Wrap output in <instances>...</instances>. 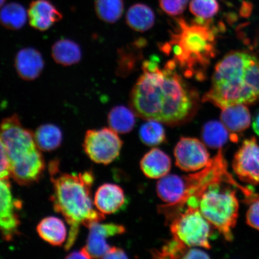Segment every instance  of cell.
<instances>
[{
	"instance_id": "4fadbf2b",
	"label": "cell",
	"mask_w": 259,
	"mask_h": 259,
	"mask_svg": "<svg viewBox=\"0 0 259 259\" xmlns=\"http://www.w3.org/2000/svg\"><path fill=\"white\" fill-rule=\"evenodd\" d=\"M90 233L85 248L92 258H102L111 248L106 239L124 234V226L115 223H93L89 227Z\"/></svg>"
},
{
	"instance_id": "52a82bcc",
	"label": "cell",
	"mask_w": 259,
	"mask_h": 259,
	"mask_svg": "<svg viewBox=\"0 0 259 259\" xmlns=\"http://www.w3.org/2000/svg\"><path fill=\"white\" fill-rule=\"evenodd\" d=\"M223 184H214L204 192L199 209L210 225L231 242L234 239L232 230L237 222L239 201L236 191Z\"/></svg>"
},
{
	"instance_id": "cb8c5ba5",
	"label": "cell",
	"mask_w": 259,
	"mask_h": 259,
	"mask_svg": "<svg viewBox=\"0 0 259 259\" xmlns=\"http://www.w3.org/2000/svg\"><path fill=\"white\" fill-rule=\"evenodd\" d=\"M154 13L149 6L138 3L131 6L125 16L126 23L128 27L138 32L147 31L155 23Z\"/></svg>"
},
{
	"instance_id": "7402d4cb",
	"label": "cell",
	"mask_w": 259,
	"mask_h": 259,
	"mask_svg": "<svg viewBox=\"0 0 259 259\" xmlns=\"http://www.w3.org/2000/svg\"><path fill=\"white\" fill-rule=\"evenodd\" d=\"M37 232L42 239L54 246H61L67 238L66 226L62 220L55 217L41 220L37 226Z\"/></svg>"
},
{
	"instance_id": "f1b7e54d",
	"label": "cell",
	"mask_w": 259,
	"mask_h": 259,
	"mask_svg": "<svg viewBox=\"0 0 259 259\" xmlns=\"http://www.w3.org/2000/svg\"><path fill=\"white\" fill-rule=\"evenodd\" d=\"M161 122L149 119L139 130V138L142 143L149 147L163 144L166 140V133Z\"/></svg>"
},
{
	"instance_id": "6da1fadb",
	"label": "cell",
	"mask_w": 259,
	"mask_h": 259,
	"mask_svg": "<svg viewBox=\"0 0 259 259\" xmlns=\"http://www.w3.org/2000/svg\"><path fill=\"white\" fill-rule=\"evenodd\" d=\"M177 65L168 61L163 69L157 57L144 61L143 73L133 88L130 103L141 118L169 125L187 120L194 102L182 77L176 72Z\"/></svg>"
},
{
	"instance_id": "30bf717a",
	"label": "cell",
	"mask_w": 259,
	"mask_h": 259,
	"mask_svg": "<svg viewBox=\"0 0 259 259\" xmlns=\"http://www.w3.org/2000/svg\"><path fill=\"white\" fill-rule=\"evenodd\" d=\"M232 168L242 182L259 185V145L256 139H246L236 151Z\"/></svg>"
},
{
	"instance_id": "ac0fdd59",
	"label": "cell",
	"mask_w": 259,
	"mask_h": 259,
	"mask_svg": "<svg viewBox=\"0 0 259 259\" xmlns=\"http://www.w3.org/2000/svg\"><path fill=\"white\" fill-rule=\"evenodd\" d=\"M140 167L146 177L151 179H159L169 173L171 159L169 155L160 149L153 148L142 157Z\"/></svg>"
},
{
	"instance_id": "ffe728a7",
	"label": "cell",
	"mask_w": 259,
	"mask_h": 259,
	"mask_svg": "<svg viewBox=\"0 0 259 259\" xmlns=\"http://www.w3.org/2000/svg\"><path fill=\"white\" fill-rule=\"evenodd\" d=\"M222 122L232 134L246 131L251 124V114L246 105H231L223 109Z\"/></svg>"
},
{
	"instance_id": "9a60e30c",
	"label": "cell",
	"mask_w": 259,
	"mask_h": 259,
	"mask_svg": "<svg viewBox=\"0 0 259 259\" xmlns=\"http://www.w3.org/2000/svg\"><path fill=\"white\" fill-rule=\"evenodd\" d=\"M45 66L40 52L34 48L22 49L16 55L15 67L19 77L27 81L39 77Z\"/></svg>"
},
{
	"instance_id": "5bb4252c",
	"label": "cell",
	"mask_w": 259,
	"mask_h": 259,
	"mask_svg": "<svg viewBox=\"0 0 259 259\" xmlns=\"http://www.w3.org/2000/svg\"><path fill=\"white\" fill-rule=\"evenodd\" d=\"M31 27L45 31L63 19V15L50 0H33L28 10Z\"/></svg>"
},
{
	"instance_id": "3957f363",
	"label": "cell",
	"mask_w": 259,
	"mask_h": 259,
	"mask_svg": "<svg viewBox=\"0 0 259 259\" xmlns=\"http://www.w3.org/2000/svg\"><path fill=\"white\" fill-rule=\"evenodd\" d=\"M203 101L222 109L259 102V58L242 51L226 54L216 65L211 87Z\"/></svg>"
},
{
	"instance_id": "1f68e13d",
	"label": "cell",
	"mask_w": 259,
	"mask_h": 259,
	"mask_svg": "<svg viewBox=\"0 0 259 259\" xmlns=\"http://www.w3.org/2000/svg\"><path fill=\"white\" fill-rule=\"evenodd\" d=\"M246 222L249 226L259 231V197L250 203L246 214Z\"/></svg>"
},
{
	"instance_id": "ba28073f",
	"label": "cell",
	"mask_w": 259,
	"mask_h": 259,
	"mask_svg": "<svg viewBox=\"0 0 259 259\" xmlns=\"http://www.w3.org/2000/svg\"><path fill=\"white\" fill-rule=\"evenodd\" d=\"M173 237L190 247L211 248L212 237L210 223L202 214L199 208L187 207L169 223Z\"/></svg>"
},
{
	"instance_id": "8d00e7d4",
	"label": "cell",
	"mask_w": 259,
	"mask_h": 259,
	"mask_svg": "<svg viewBox=\"0 0 259 259\" xmlns=\"http://www.w3.org/2000/svg\"><path fill=\"white\" fill-rule=\"evenodd\" d=\"M6 0H1V6H3L4 5Z\"/></svg>"
},
{
	"instance_id": "e0dca14e",
	"label": "cell",
	"mask_w": 259,
	"mask_h": 259,
	"mask_svg": "<svg viewBox=\"0 0 259 259\" xmlns=\"http://www.w3.org/2000/svg\"><path fill=\"white\" fill-rule=\"evenodd\" d=\"M152 257L160 259L209 258L206 252L190 247L179 239L173 237L164 242L160 248L150 251Z\"/></svg>"
},
{
	"instance_id": "7a4b0ae2",
	"label": "cell",
	"mask_w": 259,
	"mask_h": 259,
	"mask_svg": "<svg viewBox=\"0 0 259 259\" xmlns=\"http://www.w3.org/2000/svg\"><path fill=\"white\" fill-rule=\"evenodd\" d=\"M53 184L51 200L56 212L60 213L70 226L65 250H69L79 234L80 226L89 227L105 219V214L94 208L92 187L95 177L92 171L78 174H61L59 163L53 160L49 165Z\"/></svg>"
},
{
	"instance_id": "836d02e7",
	"label": "cell",
	"mask_w": 259,
	"mask_h": 259,
	"mask_svg": "<svg viewBox=\"0 0 259 259\" xmlns=\"http://www.w3.org/2000/svg\"><path fill=\"white\" fill-rule=\"evenodd\" d=\"M103 258H127L128 256L125 252L120 248L111 247L107 251Z\"/></svg>"
},
{
	"instance_id": "44dd1931",
	"label": "cell",
	"mask_w": 259,
	"mask_h": 259,
	"mask_svg": "<svg viewBox=\"0 0 259 259\" xmlns=\"http://www.w3.org/2000/svg\"><path fill=\"white\" fill-rule=\"evenodd\" d=\"M230 132L222 122L210 121L203 126L202 139L203 143L210 148L222 149L229 140L238 141L236 134Z\"/></svg>"
},
{
	"instance_id": "83f0119b",
	"label": "cell",
	"mask_w": 259,
	"mask_h": 259,
	"mask_svg": "<svg viewBox=\"0 0 259 259\" xmlns=\"http://www.w3.org/2000/svg\"><path fill=\"white\" fill-rule=\"evenodd\" d=\"M95 11L100 20L108 24L117 22L124 13L123 0H96Z\"/></svg>"
},
{
	"instance_id": "484cf974",
	"label": "cell",
	"mask_w": 259,
	"mask_h": 259,
	"mask_svg": "<svg viewBox=\"0 0 259 259\" xmlns=\"http://www.w3.org/2000/svg\"><path fill=\"white\" fill-rule=\"evenodd\" d=\"M35 143L40 150L51 151L60 147L63 134L59 127L52 124L41 125L34 133Z\"/></svg>"
},
{
	"instance_id": "f546056e",
	"label": "cell",
	"mask_w": 259,
	"mask_h": 259,
	"mask_svg": "<svg viewBox=\"0 0 259 259\" xmlns=\"http://www.w3.org/2000/svg\"><path fill=\"white\" fill-rule=\"evenodd\" d=\"M218 0H191L190 11L197 18L210 20L218 14Z\"/></svg>"
},
{
	"instance_id": "d6986e66",
	"label": "cell",
	"mask_w": 259,
	"mask_h": 259,
	"mask_svg": "<svg viewBox=\"0 0 259 259\" xmlns=\"http://www.w3.org/2000/svg\"><path fill=\"white\" fill-rule=\"evenodd\" d=\"M156 190L158 197L163 202L171 205L180 203L186 194L185 178L167 174L158 181Z\"/></svg>"
},
{
	"instance_id": "8992f818",
	"label": "cell",
	"mask_w": 259,
	"mask_h": 259,
	"mask_svg": "<svg viewBox=\"0 0 259 259\" xmlns=\"http://www.w3.org/2000/svg\"><path fill=\"white\" fill-rule=\"evenodd\" d=\"M222 149H220L215 156L210 160L206 166L198 172L184 176L186 194L180 203L174 205L166 203L158 206V212L164 216L167 224L186 208V205L199 207L200 197L209 187L214 184H229L241 190L246 199L254 195L253 190L239 184L229 173L228 163Z\"/></svg>"
},
{
	"instance_id": "7c38bea8",
	"label": "cell",
	"mask_w": 259,
	"mask_h": 259,
	"mask_svg": "<svg viewBox=\"0 0 259 259\" xmlns=\"http://www.w3.org/2000/svg\"><path fill=\"white\" fill-rule=\"evenodd\" d=\"M0 226L2 235L6 241H10L19 234L20 220L16 210L21 208L19 200L13 198L9 180H1L0 186Z\"/></svg>"
},
{
	"instance_id": "2e32d148",
	"label": "cell",
	"mask_w": 259,
	"mask_h": 259,
	"mask_svg": "<svg viewBox=\"0 0 259 259\" xmlns=\"http://www.w3.org/2000/svg\"><path fill=\"white\" fill-rule=\"evenodd\" d=\"M126 198L124 191L116 184H105L96 191L94 203L103 214H111L124 207Z\"/></svg>"
},
{
	"instance_id": "e575fe53",
	"label": "cell",
	"mask_w": 259,
	"mask_h": 259,
	"mask_svg": "<svg viewBox=\"0 0 259 259\" xmlns=\"http://www.w3.org/2000/svg\"><path fill=\"white\" fill-rule=\"evenodd\" d=\"M66 258H91V255L85 247H83L79 251H74L67 255Z\"/></svg>"
},
{
	"instance_id": "8fae6325",
	"label": "cell",
	"mask_w": 259,
	"mask_h": 259,
	"mask_svg": "<svg viewBox=\"0 0 259 259\" xmlns=\"http://www.w3.org/2000/svg\"><path fill=\"white\" fill-rule=\"evenodd\" d=\"M174 155L177 166L187 172L202 169L210 160L205 145L194 138H181L174 149Z\"/></svg>"
},
{
	"instance_id": "d590c367",
	"label": "cell",
	"mask_w": 259,
	"mask_h": 259,
	"mask_svg": "<svg viewBox=\"0 0 259 259\" xmlns=\"http://www.w3.org/2000/svg\"><path fill=\"white\" fill-rule=\"evenodd\" d=\"M252 128L255 134L257 135L259 137V111L255 115L252 121Z\"/></svg>"
},
{
	"instance_id": "d6a6232c",
	"label": "cell",
	"mask_w": 259,
	"mask_h": 259,
	"mask_svg": "<svg viewBox=\"0 0 259 259\" xmlns=\"http://www.w3.org/2000/svg\"><path fill=\"white\" fill-rule=\"evenodd\" d=\"M1 170L0 178L1 180H9L11 177V167L9 161L5 151L1 148Z\"/></svg>"
},
{
	"instance_id": "5b68a950",
	"label": "cell",
	"mask_w": 259,
	"mask_h": 259,
	"mask_svg": "<svg viewBox=\"0 0 259 259\" xmlns=\"http://www.w3.org/2000/svg\"><path fill=\"white\" fill-rule=\"evenodd\" d=\"M1 148L9 161L11 177L16 183L29 186L39 180L45 169V160L34 133L22 126L18 115L3 119Z\"/></svg>"
},
{
	"instance_id": "277c9868",
	"label": "cell",
	"mask_w": 259,
	"mask_h": 259,
	"mask_svg": "<svg viewBox=\"0 0 259 259\" xmlns=\"http://www.w3.org/2000/svg\"><path fill=\"white\" fill-rule=\"evenodd\" d=\"M171 54L177 66L187 77L202 79L204 73L216 54V34L210 20L196 18L189 23L183 18L176 19L170 40L161 48Z\"/></svg>"
},
{
	"instance_id": "9c48e42d",
	"label": "cell",
	"mask_w": 259,
	"mask_h": 259,
	"mask_svg": "<svg viewBox=\"0 0 259 259\" xmlns=\"http://www.w3.org/2000/svg\"><path fill=\"white\" fill-rule=\"evenodd\" d=\"M118 134L111 128L89 130L86 132L83 147L91 160L108 164L119 156L122 141Z\"/></svg>"
},
{
	"instance_id": "603a6c76",
	"label": "cell",
	"mask_w": 259,
	"mask_h": 259,
	"mask_svg": "<svg viewBox=\"0 0 259 259\" xmlns=\"http://www.w3.org/2000/svg\"><path fill=\"white\" fill-rule=\"evenodd\" d=\"M51 55L55 62L63 66L78 63L82 57L79 45L67 38L57 41L52 47Z\"/></svg>"
},
{
	"instance_id": "4316f807",
	"label": "cell",
	"mask_w": 259,
	"mask_h": 259,
	"mask_svg": "<svg viewBox=\"0 0 259 259\" xmlns=\"http://www.w3.org/2000/svg\"><path fill=\"white\" fill-rule=\"evenodd\" d=\"M28 12L18 3L5 5L2 9L1 23L10 30H20L27 22Z\"/></svg>"
},
{
	"instance_id": "4dcf8cb0",
	"label": "cell",
	"mask_w": 259,
	"mask_h": 259,
	"mask_svg": "<svg viewBox=\"0 0 259 259\" xmlns=\"http://www.w3.org/2000/svg\"><path fill=\"white\" fill-rule=\"evenodd\" d=\"M189 2V0H158L162 11L172 16L182 14Z\"/></svg>"
},
{
	"instance_id": "d4e9b609",
	"label": "cell",
	"mask_w": 259,
	"mask_h": 259,
	"mask_svg": "<svg viewBox=\"0 0 259 259\" xmlns=\"http://www.w3.org/2000/svg\"><path fill=\"white\" fill-rule=\"evenodd\" d=\"M109 127L119 134L131 132L136 124L135 113L124 106L113 108L108 113Z\"/></svg>"
}]
</instances>
